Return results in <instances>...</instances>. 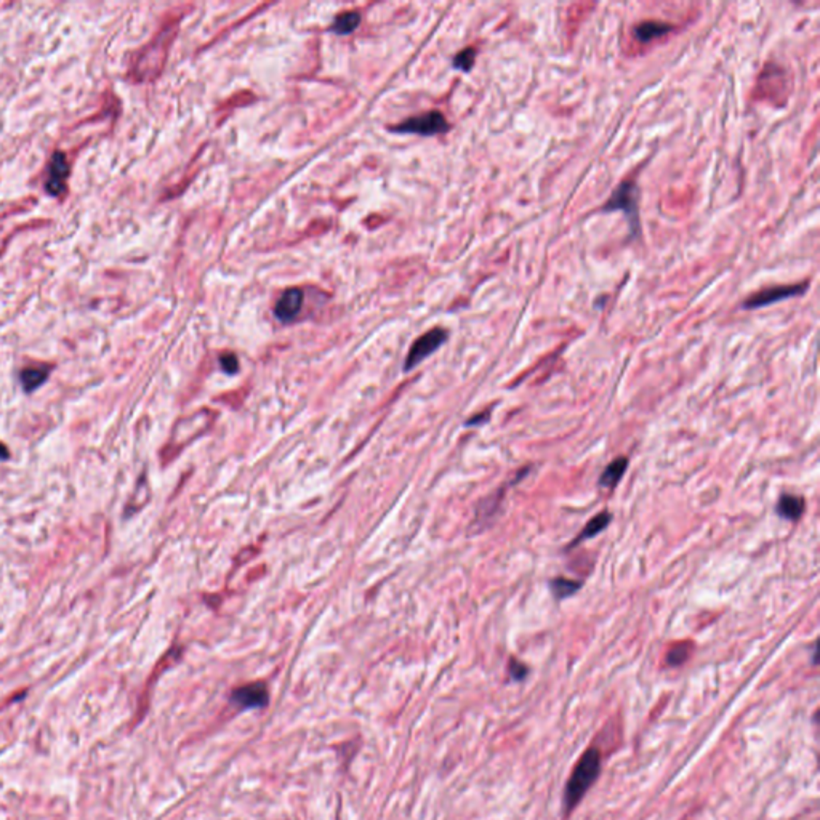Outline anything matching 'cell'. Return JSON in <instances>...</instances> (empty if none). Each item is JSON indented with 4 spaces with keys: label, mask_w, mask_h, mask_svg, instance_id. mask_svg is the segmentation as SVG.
I'll return each instance as SVG.
<instances>
[{
    "label": "cell",
    "mask_w": 820,
    "mask_h": 820,
    "mask_svg": "<svg viewBox=\"0 0 820 820\" xmlns=\"http://www.w3.org/2000/svg\"><path fill=\"white\" fill-rule=\"evenodd\" d=\"M639 188L635 182L626 180V182L620 183L617 188L609 197V201L602 205V212H623L626 220H628L631 238H638L639 231H641V223H639Z\"/></svg>",
    "instance_id": "7a4b0ae2"
},
{
    "label": "cell",
    "mask_w": 820,
    "mask_h": 820,
    "mask_svg": "<svg viewBox=\"0 0 820 820\" xmlns=\"http://www.w3.org/2000/svg\"><path fill=\"white\" fill-rule=\"evenodd\" d=\"M673 29L674 26L670 23L643 21L633 28V35H635V39L638 42H641V44H649V42H652L654 39H659L662 35L672 33Z\"/></svg>",
    "instance_id": "9c48e42d"
},
{
    "label": "cell",
    "mask_w": 820,
    "mask_h": 820,
    "mask_svg": "<svg viewBox=\"0 0 820 820\" xmlns=\"http://www.w3.org/2000/svg\"><path fill=\"white\" fill-rule=\"evenodd\" d=\"M445 340H447V332L444 329H433L430 332H426L425 335H421L420 339L414 343L412 348H410L409 356L406 359V370H410L414 369L415 365H418L421 361L433 354L439 346H443V343H445Z\"/></svg>",
    "instance_id": "5b68a950"
},
{
    "label": "cell",
    "mask_w": 820,
    "mask_h": 820,
    "mask_svg": "<svg viewBox=\"0 0 820 820\" xmlns=\"http://www.w3.org/2000/svg\"><path fill=\"white\" fill-rule=\"evenodd\" d=\"M48 369H42V367H28L21 372V382L23 388L31 393L35 388H39L42 383L47 380Z\"/></svg>",
    "instance_id": "9a60e30c"
},
{
    "label": "cell",
    "mask_w": 820,
    "mask_h": 820,
    "mask_svg": "<svg viewBox=\"0 0 820 820\" xmlns=\"http://www.w3.org/2000/svg\"><path fill=\"white\" fill-rule=\"evenodd\" d=\"M359 23H361V15L358 13V11H346V13L339 15L335 18V21H334V24H332L330 31L335 33V34L345 35V34L353 33L354 29L359 26Z\"/></svg>",
    "instance_id": "5bb4252c"
},
{
    "label": "cell",
    "mask_w": 820,
    "mask_h": 820,
    "mask_svg": "<svg viewBox=\"0 0 820 820\" xmlns=\"http://www.w3.org/2000/svg\"><path fill=\"white\" fill-rule=\"evenodd\" d=\"M68 173H69L68 160H66L63 153H57L50 162V177L47 180V191L53 196L62 194L66 188L64 180L68 177Z\"/></svg>",
    "instance_id": "ba28073f"
},
{
    "label": "cell",
    "mask_w": 820,
    "mask_h": 820,
    "mask_svg": "<svg viewBox=\"0 0 820 820\" xmlns=\"http://www.w3.org/2000/svg\"><path fill=\"white\" fill-rule=\"evenodd\" d=\"M611 521H612V515L609 511H602V512H599V515H596L593 520L582 529V532L578 534L574 540H572V544L569 545L568 550H572V548L580 545L582 541H585V540L594 539L596 535L601 534L604 529H607Z\"/></svg>",
    "instance_id": "8fae6325"
},
{
    "label": "cell",
    "mask_w": 820,
    "mask_h": 820,
    "mask_svg": "<svg viewBox=\"0 0 820 820\" xmlns=\"http://www.w3.org/2000/svg\"><path fill=\"white\" fill-rule=\"evenodd\" d=\"M220 364H221V369L225 370L229 375H234L239 370V361L234 354L228 353V354H223L220 358Z\"/></svg>",
    "instance_id": "ac0fdd59"
},
{
    "label": "cell",
    "mask_w": 820,
    "mask_h": 820,
    "mask_svg": "<svg viewBox=\"0 0 820 820\" xmlns=\"http://www.w3.org/2000/svg\"><path fill=\"white\" fill-rule=\"evenodd\" d=\"M626 468H628V458L626 457L615 458L614 462L609 463L604 472L599 476V486L611 489V487H614L623 478Z\"/></svg>",
    "instance_id": "7c38bea8"
},
{
    "label": "cell",
    "mask_w": 820,
    "mask_h": 820,
    "mask_svg": "<svg viewBox=\"0 0 820 820\" xmlns=\"http://www.w3.org/2000/svg\"><path fill=\"white\" fill-rule=\"evenodd\" d=\"M775 511L782 520L797 521L804 512V500L798 496L783 493V496H780L779 500H777Z\"/></svg>",
    "instance_id": "30bf717a"
},
{
    "label": "cell",
    "mask_w": 820,
    "mask_h": 820,
    "mask_svg": "<svg viewBox=\"0 0 820 820\" xmlns=\"http://www.w3.org/2000/svg\"><path fill=\"white\" fill-rule=\"evenodd\" d=\"M301 305H303V292L297 287L288 288V291L282 293L279 301H277V305L274 308V315L279 321L288 322L298 316Z\"/></svg>",
    "instance_id": "52a82bcc"
},
{
    "label": "cell",
    "mask_w": 820,
    "mask_h": 820,
    "mask_svg": "<svg viewBox=\"0 0 820 820\" xmlns=\"http://www.w3.org/2000/svg\"><path fill=\"white\" fill-rule=\"evenodd\" d=\"M393 130L402 131V134H418L431 136L438 134H445V131L449 130V122L445 120L441 112L433 111L423 114V116L409 119L406 122L393 127Z\"/></svg>",
    "instance_id": "277c9868"
},
{
    "label": "cell",
    "mask_w": 820,
    "mask_h": 820,
    "mask_svg": "<svg viewBox=\"0 0 820 820\" xmlns=\"http://www.w3.org/2000/svg\"><path fill=\"white\" fill-rule=\"evenodd\" d=\"M691 655V644L683 643V644H676V646H673L670 650H668L667 654V665L670 667H679L683 665V663L689 659Z\"/></svg>",
    "instance_id": "2e32d148"
},
{
    "label": "cell",
    "mask_w": 820,
    "mask_h": 820,
    "mask_svg": "<svg viewBox=\"0 0 820 820\" xmlns=\"http://www.w3.org/2000/svg\"><path fill=\"white\" fill-rule=\"evenodd\" d=\"M268 687L263 683H252L233 691L231 701L240 708H262L268 703Z\"/></svg>",
    "instance_id": "8992f818"
},
{
    "label": "cell",
    "mask_w": 820,
    "mask_h": 820,
    "mask_svg": "<svg viewBox=\"0 0 820 820\" xmlns=\"http://www.w3.org/2000/svg\"><path fill=\"white\" fill-rule=\"evenodd\" d=\"M807 288H809V282H806V281L801 282V284H795V286L768 287L761 292L753 293L750 298H746L744 303H742V308H744V310H758V308L774 305V303H777V301L801 297V295H804Z\"/></svg>",
    "instance_id": "3957f363"
},
{
    "label": "cell",
    "mask_w": 820,
    "mask_h": 820,
    "mask_svg": "<svg viewBox=\"0 0 820 820\" xmlns=\"http://www.w3.org/2000/svg\"><path fill=\"white\" fill-rule=\"evenodd\" d=\"M550 588L556 599H566L574 596L578 590L582 588V583L577 580H569V578L558 577L550 582Z\"/></svg>",
    "instance_id": "4fadbf2b"
},
{
    "label": "cell",
    "mask_w": 820,
    "mask_h": 820,
    "mask_svg": "<svg viewBox=\"0 0 820 820\" xmlns=\"http://www.w3.org/2000/svg\"><path fill=\"white\" fill-rule=\"evenodd\" d=\"M510 674H511L512 679L521 681L527 676V667L524 665V663L517 662L516 659H511L510 660Z\"/></svg>",
    "instance_id": "d6986e66"
},
{
    "label": "cell",
    "mask_w": 820,
    "mask_h": 820,
    "mask_svg": "<svg viewBox=\"0 0 820 820\" xmlns=\"http://www.w3.org/2000/svg\"><path fill=\"white\" fill-rule=\"evenodd\" d=\"M7 455H8L7 449H5L4 445H0V457H2V458H7Z\"/></svg>",
    "instance_id": "ffe728a7"
},
{
    "label": "cell",
    "mask_w": 820,
    "mask_h": 820,
    "mask_svg": "<svg viewBox=\"0 0 820 820\" xmlns=\"http://www.w3.org/2000/svg\"><path fill=\"white\" fill-rule=\"evenodd\" d=\"M601 759V751L596 746H590L588 750H585L578 759L564 790V809L568 814L575 809V806L580 803L590 787L599 777Z\"/></svg>",
    "instance_id": "6da1fadb"
},
{
    "label": "cell",
    "mask_w": 820,
    "mask_h": 820,
    "mask_svg": "<svg viewBox=\"0 0 820 820\" xmlns=\"http://www.w3.org/2000/svg\"><path fill=\"white\" fill-rule=\"evenodd\" d=\"M474 59H476V50H474V48H465V50H462L454 58V68L468 72L469 69L473 68Z\"/></svg>",
    "instance_id": "e0dca14e"
}]
</instances>
